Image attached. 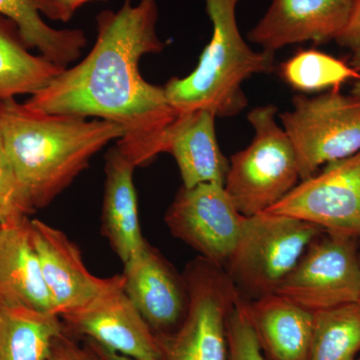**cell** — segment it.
<instances>
[{
	"instance_id": "obj_1",
	"label": "cell",
	"mask_w": 360,
	"mask_h": 360,
	"mask_svg": "<svg viewBox=\"0 0 360 360\" xmlns=\"http://www.w3.org/2000/svg\"><path fill=\"white\" fill-rule=\"evenodd\" d=\"M156 20V0H141L136 6L125 0L117 13L103 11L86 58L23 103L49 115L115 122L124 131L116 148L136 167L151 162L165 153L168 129L179 115L165 87L149 84L139 72L142 56L165 47Z\"/></svg>"
},
{
	"instance_id": "obj_2",
	"label": "cell",
	"mask_w": 360,
	"mask_h": 360,
	"mask_svg": "<svg viewBox=\"0 0 360 360\" xmlns=\"http://www.w3.org/2000/svg\"><path fill=\"white\" fill-rule=\"evenodd\" d=\"M0 132L30 213L56 200L90 160L124 131L108 120L49 115L0 101Z\"/></svg>"
},
{
	"instance_id": "obj_3",
	"label": "cell",
	"mask_w": 360,
	"mask_h": 360,
	"mask_svg": "<svg viewBox=\"0 0 360 360\" xmlns=\"http://www.w3.org/2000/svg\"><path fill=\"white\" fill-rule=\"evenodd\" d=\"M239 1L205 0L212 39L195 70L186 77L172 78L165 86L177 112L208 110L217 117L238 115L248 104L243 82L274 70V53L253 51L241 37L236 20Z\"/></svg>"
},
{
	"instance_id": "obj_4",
	"label": "cell",
	"mask_w": 360,
	"mask_h": 360,
	"mask_svg": "<svg viewBox=\"0 0 360 360\" xmlns=\"http://www.w3.org/2000/svg\"><path fill=\"white\" fill-rule=\"evenodd\" d=\"M274 104L248 113L255 136L231 156L224 188L243 217L264 212L283 200L300 179L297 160Z\"/></svg>"
},
{
	"instance_id": "obj_5",
	"label": "cell",
	"mask_w": 360,
	"mask_h": 360,
	"mask_svg": "<svg viewBox=\"0 0 360 360\" xmlns=\"http://www.w3.org/2000/svg\"><path fill=\"white\" fill-rule=\"evenodd\" d=\"M322 231L288 215L264 212L245 217L225 271L245 298L276 293Z\"/></svg>"
},
{
	"instance_id": "obj_6",
	"label": "cell",
	"mask_w": 360,
	"mask_h": 360,
	"mask_svg": "<svg viewBox=\"0 0 360 360\" xmlns=\"http://www.w3.org/2000/svg\"><path fill=\"white\" fill-rule=\"evenodd\" d=\"M188 305L174 333L156 335L163 360H229L227 322L241 293L222 267L200 257L184 274Z\"/></svg>"
},
{
	"instance_id": "obj_7",
	"label": "cell",
	"mask_w": 360,
	"mask_h": 360,
	"mask_svg": "<svg viewBox=\"0 0 360 360\" xmlns=\"http://www.w3.org/2000/svg\"><path fill=\"white\" fill-rule=\"evenodd\" d=\"M295 149L300 180L319 167L360 151V99L340 89L316 97L295 96L292 110L279 115Z\"/></svg>"
},
{
	"instance_id": "obj_8",
	"label": "cell",
	"mask_w": 360,
	"mask_h": 360,
	"mask_svg": "<svg viewBox=\"0 0 360 360\" xmlns=\"http://www.w3.org/2000/svg\"><path fill=\"white\" fill-rule=\"evenodd\" d=\"M276 293L311 312L360 302L357 238L322 231Z\"/></svg>"
},
{
	"instance_id": "obj_9",
	"label": "cell",
	"mask_w": 360,
	"mask_h": 360,
	"mask_svg": "<svg viewBox=\"0 0 360 360\" xmlns=\"http://www.w3.org/2000/svg\"><path fill=\"white\" fill-rule=\"evenodd\" d=\"M245 217L224 186H182L165 214L174 238L193 248L207 262L226 266L238 245Z\"/></svg>"
},
{
	"instance_id": "obj_10",
	"label": "cell",
	"mask_w": 360,
	"mask_h": 360,
	"mask_svg": "<svg viewBox=\"0 0 360 360\" xmlns=\"http://www.w3.org/2000/svg\"><path fill=\"white\" fill-rule=\"evenodd\" d=\"M316 225L324 231L360 238V151L329 163L319 174L265 210Z\"/></svg>"
},
{
	"instance_id": "obj_11",
	"label": "cell",
	"mask_w": 360,
	"mask_h": 360,
	"mask_svg": "<svg viewBox=\"0 0 360 360\" xmlns=\"http://www.w3.org/2000/svg\"><path fill=\"white\" fill-rule=\"evenodd\" d=\"M30 234L54 314L59 317L82 309L123 283L122 274L101 278L90 274L77 246L56 227L30 220Z\"/></svg>"
},
{
	"instance_id": "obj_12",
	"label": "cell",
	"mask_w": 360,
	"mask_h": 360,
	"mask_svg": "<svg viewBox=\"0 0 360 360\" xmlns=\"http://www.w3.org/2000/svg\"><path fill=\"white\" fill-rule=\"evenodd\" d=\"M60 319L70 330L117 354L162 357L158 336L130 302L123 283Z\"/></svg>"
},
{
	"instance_id": "obj_13",
	"label": "cell",
	"mask_w": 360,
	"mask_h": 360,
	"mask_svg": "<svg viewBox=\"0 0 360 360\" xmlns=\"http://www.w3.org/2000/svg\"><path fill=\"white\" fill-rule=\"evenodd\" d=\"M354 0H272L248 39L276 53L286 45L336 39L345 30Z\"/></svg>"
},
{
	"instance_id": "obj_14",
	"label": "cell",
	"mask_w": 360,
	"mask_h": 360,
	"mask_svg": "<svg viewBox=\"0 0 360 360\" xmlns=\"http://www.w3.org/2000/svg\"><path fill=\"white\" fill-rule=\"evenodd\" d=\"M123 290L155 335L170 333L188 305L184 278L148 243L124 264Z\"/></svg>"
},
{
	"instance_id": "obj_15",
	"label": "cell",
	"mask_w": 360,
	"mask_h": 360,
	"mask_svg": "<svg viewBox=\"0 0 360 360\" xmlns=\"http://www.w3.org/2000/svg\"><path fill=\"white\" fill-rule=\"evenodd\" d=\"M14 307L54 314L27 217L0 226V307Z\"/></svg>"
},
{
	"instance_id": "obj_16",
	"label": "cell",
	"mask_w": 360,
	"mask_h": 360,
	"mask_svg": "<svg viewBox=\"0 0 360 360\" xmlns=\"http://www.w3.org/2000/svg\"><path fill=\"white\" fill-rule=\"evenodd\" d=\"M215 118L208 110L182 112L168 129L165 153L174 156L186 188L206 184L224 186L229 160L219 148Z\"/></svg>"
},
{
	"instance_id": "obj_17",
	"label": "cell",
	"mask_w": 360,
	"mask_h": 360,
	"mask_svg": "<svg viewBox=\"0 0 360 360\" xmlns=\"http://www.w3.org/2000/svg\"><path fill=\"white\" fill-rule=\"evenodd\" d=\"M246 311L267 360H309L314 312L277 293L246 300Z\"/></svg>"
},
{
	"instance_id": "obj_18",
	"label": "cell",
	"mask_w": 360,
	"mask_h": 360,
	"mask_svg": "<svg viewBox=\"0 0 360 360\" xmlns=\"http://www.w3.org/2000/svg\"><path fill=\"white\" fill-rule=\"evenodd\" d=\"M105 160L103 232L111 248L125 264L146 243L139 224L134 184L136 167L116 146L108 151Z\"/></svg>"
},
{
	"instance_id": "obj_19",
	"label": "cell",
	"mask_w": 360,
	"mask_h": 360,
	"mask_svg": "<svg viewBox=\"0 0 360 360\" xmlns=\"http://www.w3.org/2000/svg\"><path fill=\"white\" fill-rule=\"evenodd\" d=\"M42 9V0H0V15L18 26L26 47L37 49L54 65L68 68L82 56L86 39L82 30H58L47 25L40 16Z\"/></svg>"
},
{
	"instance_id": "obj_20",
	"label": "cell",
	"mask_w": 360,
	"mask_h": 360,
	"mask_svg": "<svg viewBox=\"0 0 360 360\" xmlns=\"http://www.w3.org/2000/svg\"><path fill=\"white\" fill-rule=\"evenodd\" d=\"M65 70L30 53L18 26L0 15V101L21 94L33 96Z\"/></svg>"
},
{
	"instance_id": "obj_21",
	"label": "cell",
	"mask_w": 360,
	"mask_h": 360,
	"mask_svg": "<svg viewBox=\"0 0 360 360\" xmlns=\"http://www.w3.org/2000/svg\"><path fill=\"white\" fill-rule=\"evenodd\" d=\"M65 330L58 315L0 307V360H46L54 340Z\"/></svg>"
},
{
	"instance_id": "obj_22",
	"label": "cell",
	"mask_w": 360,
	"mask_h": 360,
	"mask_svg": "<svg viewBox=\"0 0 360 360\" xmlns=\"http://www.w3.org/2000/svg\"><path fill=\"white\" fill-rule=\"evenodd\" d=\"M360 352V302L314 312L309 360H354Z\"/></svg>"
},
{
	"instance_id": "obj_23",
	"label": "cell",
	"mask_w": 360,
	"mask_h": 360,
	"mask_svg": "<svg viewBox=\"0 0 360 360\" xmlns=\"http://www.w3.org/2000/svg\"><path fill=\"white\" fill-rule=\"evenodd\" d=\"M279 75L291 89L302 92L340 89L350 79H360V73L330 54L305 49L281 63Z\"/></svg>"
},
{
	"instance_id": "obj_24",
	"label": "cell",
	"mask_w": 360,
	"mask_h": 360,
	"mask_svg": "<svg viewBox=\"0 0 360 360\" xmlns=\"http://www.w3.org/2000/svg\"><path fill=\"white\" fill-rule=\"evenodd\" d=\"M246 300L241 295L229 317V360H267L248 319Z\"/></svg>"
},
{
	"instance_id": "obj_25",
	"label": "cell",
	"mask_w": 360,
	"mask_h": 360,
	"mask_svg": "<svg viewBox=\"0 0 360 360\" xmlns=\"http://www.w3.org/2000/svg\"><path fill=\"white\" fill-rule=\"evenodd\" d=\"M30 214L0 132V224H11Z\"/></svg>"
},
{
	"instance_id": "obj_26",
	"label": "cell",
	"mask_w": 360,
	"mask_h": 360,
	"mask_svg": "<svg viewBox=\"0 0 360 360\" xmlns=\"http://www.w3.org/2000/svg\"><path fill=\"white\" fill-rule=\"evenodd\" d=\"M46 360H96L86 347H82L75 342L65 330L52 343L51 352Z\"/></svg>"
},
{
	"instance_id": "obj_27",
	"label": "cell",
	"mask_w": 360,
	"mask_h": 360,
	"mask_svg": "<svg viewBox=\"0 0 360 360\" xmlns=\"http://www.w3.org/2000/svg\"><path fill=\"white\" fill-rule=\"evenodd\" d=\"M90 1H97V0H42L44 4L42 13L51 20L68 21L70 20L78 7Z\"/></svg>"
},
{
	"instance_id": "obj_28",
	"label": "cell",
	"mask_w": 360,
	"mask_h": 360,
	"mask_svg": "<svg viewBox=\"0 0 360 360\" xmlns=\"http://www.w3.org/2000/svg\"><path fill=\"white\" fill-rule=\"evenodd\" d=\"M335 40L341 46L352 49V51L360 49V0H354L349 20Z\"/></svg>"
},
{
	"instance_id": "obj_29",
	"label": "cell",
	"mask_w": 360,
	"mask_h": 360,
	"mask_svg": "<svg viewBox=\"0 0 360 360\" xmlns=\"http://www.w3.org/2000/svg\"><path fill=\"white\" fill-rule=\"evenodd\" d=\"M85 347L89 348L96 360H163L162 357H131L117 354L89 338H86Z\"/></svg>"
},
{
	"instance_id": "obj_30",
	"label": "cell",
	"mask_w": 360,
	"mask_h": 360,
	"mask_svg": "<svg viewBox=\"0 0 360 360\" xmlns=\"http://www.w3.org/2000/svg\"><path fill=\"white\" fill-rule=\"evenodd\" d=\"M350 65H352L357 72L360 73V49L354 51V56H352V61H350Z\"/></svg>"
},
{
	"instance_id": "obj_31",
	"label": "cell",
	"mask_w": 360,
	"mask_h": 360,
	"mask_svg": "<svg viewBox=\"0 0 360 360\" xmlns=\"http://www.w3.org/2000/svg\"><path fill=\"white\" fill-rule=\"evenodd\" d=\"M352 94L360 99V79L354 82V87L352 89Z\"/></svg>"
},
{
	"instance_id": "obj_32",
	"label": "cell",
	"mask_w": 360,
	"mask_h": 360,
	"mask_svg": "<svg viewBox=\"0 0 360 360\" xmlns=\"http://www.w3.org/2000/svg\"><path fill=\"white\" fill-rule=\"evenodd\" d=\"M0 226H1V224H0Z\"/></svg>"
},
{
	"instance_id": "obj_33",
	"label": "cell",
	"mask_w": 360,
	"mask_h": 360,
	"mask_svg": "<svg viewBox=\"0 0 360 360\" xmlns=\"http://www.w3.org/2000/svg\"><path fill=\"white\" fill-rule=\"evenodd\" d=\"M359 360H360V359Z\"/></svg>"
}]
</instances>
